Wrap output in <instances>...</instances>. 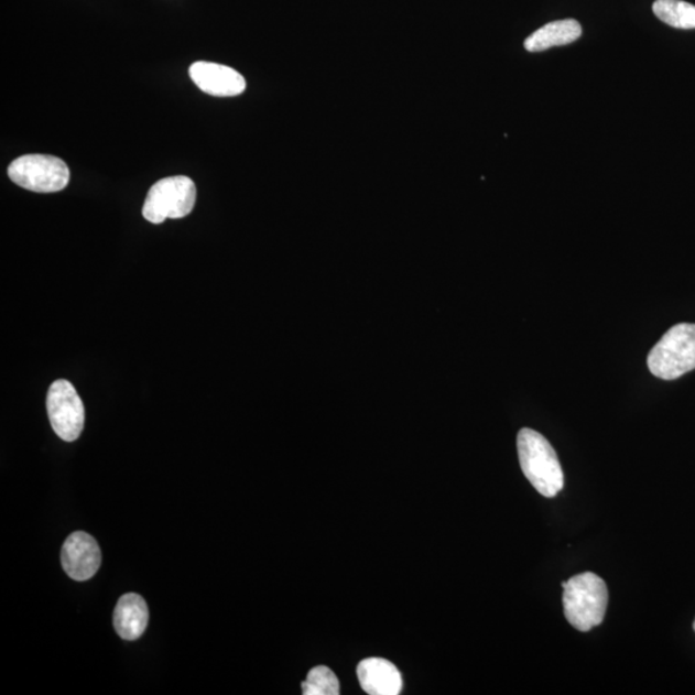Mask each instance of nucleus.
<instances>
[{
  "mask_svg": "<svg viewBox=\"0 0 695 695\" xmlns=\"http://www.w3.org/2000/svg\"><path fill=\"white\" fill-rule=\"evenodd\" d=\"M519 463L523 475L545 498H555L563 490L564 475L560 458L544 435L524 427L517 438Z\"/></svg>",
  "mask_w": 695,
  "mask_h": 695,
  "instance_id": "obj_1",
  "label": "nucleus"
},
{
  "mask_svg": "<svg viewBox=\"0 0 695 695\" xmlns=\"http://www.w3.org/2000/svg\"><path fill=\"white\" fill-rule=\"evenodd\" d=\"M563 585L564 616L578 631H590L605 620L608 607V587L591 572L573 576Z\"/></svg>",
  "mask_w": 695,
  "mask_h": 695,
  "instance_id": "obj_2",
  "label": "nucleus"
},
{
  "mask_svg": "<svg viewBox=\"0 0 695 695\" xmlns=\"http://www.w3.org/2000/svg\"><path fill=\"white\" fill-rule=\"evenodd\" d=\"M648 368L662 380H675L695 370V325L671 327L649 354Z\"/></svg>",
  "mask_w": 695,
  "mask_h": 695,
  "instance_id": "obj_3",
  "label": "nucleus"
},
{
  "mask_svg": "<svg viewBox=\"0 0 695 695\" xmlns=\"http://www.w3.org/2000/svg\"><path fill=\"white\" fill-rule=\"evenodd\" d=\"M196 186L185 175L160 180L149 191L142 214L151 224L160 225L167 218L180 219L194 210Z\"/></svg>",
  "mask_w": 695,
  "mask_h": 695,
  "instance_id": "obj_4",
  "label": "nucleus"
},
{
  "mask_svg": "<svg viewBox=\"0 0 695 695\" xmlns=\"http://www.w3.org/2000/svg\"><path fill=\"white\" fill-rule=\"evenodd\" d=\"M9 177L18 186L37 194L63 191L70 181L64 160L51 155L21 156L9 166Z\"/></svg>",
  "mask_w": 695,
  "mask_h": 695,
  "instance_id": "obj_5",
  "label": "nucleus"
},
{
  "mask_svg": "<svg viewBox=\"0 0 695 695\" xmlns=\"http://www.w3.org/2000/svg\"><path fill=\"white\" fill-rule=\"evenodd\" d=\"M47 411L53 431L66 442L80 437L86 411L75 388L67 380H56L47 395Z\"/></svg>",
  "mask_w": 695,
  "mask_h": 695,
  "instance_id": "obj_6",
  "label": "nucleus"
},
{
  "mask_svg": "<svg viewBox=\"0 0 695 695\" xmlns=\"http://www.w3.org/2000/svg\"><path fill=\"white\" fill-rule=\"evenodd\" d=\"M61 563L75 582H87L101 567V549L86 532H74L61 550Z\"/></svg>",
  "mask_w": 695,
  "mask_h": 695,
  "instance_id": "obj_7",
  "label": "nucleus"
},
{
  "mask_svg": "<svg viewBox=\"0 0 695 695\" xmlns=\"http://www.w3.org/2000/svg\"><path fill=\"white\" fill-rule=\"evenodd\" d=\"M189 76L198 88L214 97H235L247 89L246 78L225 65L198 61L191 65Z\"/></svg>",
  "mask_w": 695,
  "mask_h": 695,
  "instance_id": "obj_8",
  "label": "nucleus"
},
{
  "mask_svg": "<svg viewBox=\"0 0 695 695\" xmlns=\"http://www.w3.org/2000/svg\"><path fill=\"white\" fill-rule=\"evenodd\" d=\"M357 676L362 689L370 695H397L402 692L401 672L388 660H363L358 664Z\"/></svg>",
  "mask_w": 695,
  "mask_h": 695,
  "instance_id": "obj_9",
  "label": "nucleus"
},
{
  "mask_svg": "<svg viewBox=\"0 0 695 695\" xmlns=\"http://www.w3.org/2000/svg\"><path fill=\"white\" fill-rule=\"evenodd\" d=\"M146 601L137 594H126L118 601L113 612V626L118 636L124 640H137L143 636L149 625Z\"/></svg>",
  "mask_w": 695,
  "mask_h": 695,
  "instance_id": "obj_10",
  "label": "nucleus"
},
{
  "mask_svg": "<svg viewBox=\"0 0 695 695\" xmlns=\"http://www.w3.org/2000/svg\"><path fill=\"white\" fill-rule=\"evenodd\" d=\"M583 28L573 19L550 22L526 37L524 47L529 52H542L579 40Z\"/></svg>",
  "mask_w": 695,
  "mask_h": 695,
  "instance_id": "obj_11",
  "label": "nucleus"
},
{
  "mask_svg": "<svg viewBox=\"0 0 695 695\" xmlns=\"http://www.w3.org/2000/svg\"><path fill=\"white\" fill-rule=\"evenodd\" d=\"M653 12L664 24L676 29H695V6L683 0H655Z\"/></svg>",
  "mask_w": 695,
  "mask_h": 695,
  "instance_id": "obj_12",
  "label": "nucleus"
},
{
  "mask_svg": "<svg viewBox=\"0 0 695 695\" xmlns=\"http://www.w3.org/2000/svg\"><path fill=\"white\" fill-rule=\"evenodd\" d=\"M304 695H338L340 684L334 672L326 666H317L310 671L307 680L302 683Z\"/></svg>",
  "mask_w": 695,
  "mask_h": 695,
  "instance_id": "obj_13",
  "label": "nucleus"
},
{
  "mask_svg": "<svg viewBox=\"0 0 695 695\" xmlns=\"http://www.w3.org/2000/svg\"><path fill=\"white\" fill-rule=\"evenodd\" d=\"M693 628H694V631H695V621H694Z\"/></svg>",
  "mask_w": 695,
  "mask_h": 695,
  "instance_id": "obj_14",
  "label": "nucleus"
}]
</instances>
